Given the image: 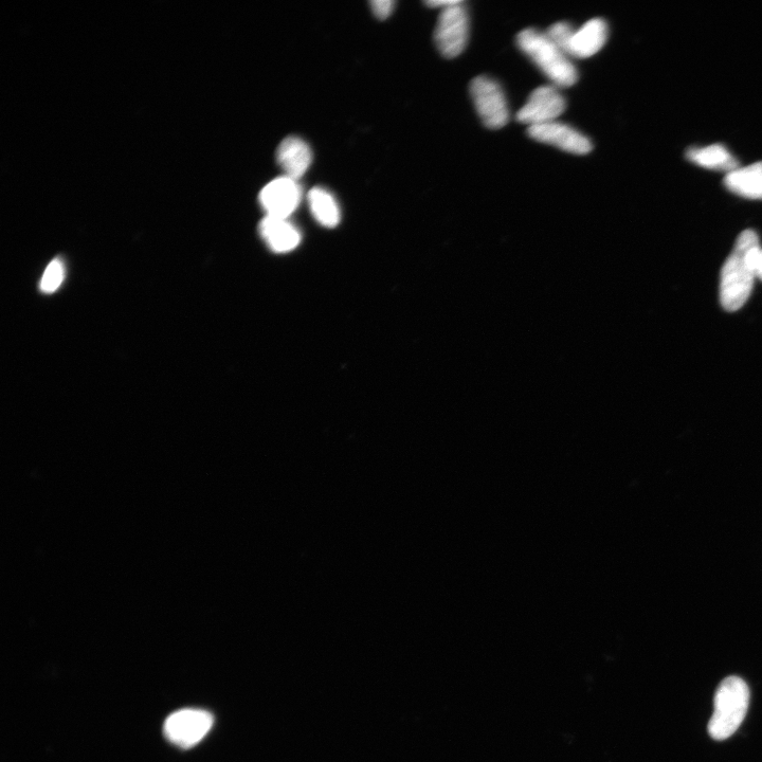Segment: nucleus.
Returning <instances> with one entry per match:
<instances>
[{
	"mask_svg": "<svg viewBox=\"0 0 762 762\" xmlns=\"http://www.w3.org/2000/svg\"><path fill=\"white\" fill-rule=\"evenodd\" d=\"M747 263L755 278L762 281V248L760 246L754 247L748 252Z\"/></svg>",
	"mask_w": 762,
	"mask_h": 762,
	"instance_id": "a211bd4d",
	"label": "nucleus"
},
{
	"mask_svg": "<svg viewBox=\"0 0 762 762\" xmlns=\"http://www.w3.org/2000/svg\"><path fill=\"white\" fill-rule=\"evenodd\" d=\"M469 89L485 126L492 130L502 129L510 120V111L500 84L487 76H479L471 81Z\"/></svg>",
	"mask_w": 762,
	"mask_h": 762,
	"instance_id": "39448f33",
	"label": "nucleus"
},
{
	"mask_svg": "<svg viewBox=\"0 0 762 762\" xmlns=\"http://www.w3.org/2000/svg\"><path fill=\"white\" fill-rule=\"evenodd\" d=\"M65 278V268L62 260H53L46 268L40 288L44 294H52L58 290Z\"/></svg>",
	"mask_w": 762,
	"mask_h": 762,
	"instance_id": "dca6fc26",
	"label": "nucleus"
},
{
	"mask_svg": "<svg viewBox=\"0 0 762 762\" xmlns=\"http://www.w3.org/2000/svg\"><path fill=\"white\" fill-rule=\"evenodd\" d=\"M686 157L696 165L707 169L722 170L729 173L739 168L737 158L720 143L705 148L688 149Z\"/></svg>",
	"mask_w": 762,
	"mask_h": 762,
	"instance_id": "4468645a",
	"label": "nucleus"
},
{
	"mask_svg": "<svg viewBox=\"0 0 762 762\" xmlns=\"http://www.w3.org/2000/svg\"><path fill=\"white\" fill-rule=\"evenodd\" d=\"M575 31L572 25L560 22L551 26L546 34L561 51L569 56V48Z\"/></svg>",
	"mask_w": 762,
	"mask_h": 762,
	"instance_id": "f3484780",
	"label": "nucleus"
},
{
	"mask_svg": "<svg viewBox=\"0 0 762 762\" xmlns=\"http://www.w3.org/2000/svg\"><path fill=\"white\" fill-rule=\"evenodd\" d=\"M566 99L556 86H542L534 90L528 102L517 115L519 122L530 126L556 121L565 113Z\"/></svg>",
	"mask_w": 762,
	"mask_h": 762,
	"instance_id": "0eeeda50",
	"label": "nucleus"
},
{
	"mask_svg": "<svg viewBox=\"0 0 762 762\" xmlns=\"http://www.w3.org/2000/svg\"><path fill=\"white\" fill-rule=\"evenodd\" d=\"M608 39V26L602 18H594L575 31L569 57L588 59L605 46Z\"/></svg>",
	"mask_w": 762,
	"mask_h": 762,
	"instance_id": "9d476101",
	"label": "nucleus"
},
{
	"mask_svg": "<svg viewBox=\"0 0 762 762\" xmlns=\"http://www.w3.org/2000/svg\"><path fill=\"white\" fill-rule=\"evenodd\" d=\"M213 722V716L207 711L181 710L168 717L163 732L173 745L189 749L206 737Z\"/></svg>",
	"mask_w": 762,
	"mask_h": 762,
	"instance_id": "423d86ee",
	"label": "nucleus"
},
{
	"mask_svg": "<svg viewBox=\"0 0 762 762\" xmlns=\"http://www.w3.org/2000/svg\"><path fill=\"white\" fill-rule=\"evenodd\" d=\"M528 134L536 141L576 155L589 154L593 149L589 138L573 127L556 121L530 126Z\"/></svg>",
	"mask_w": 762,
	"mask_h": 762,
	"instance_id": "1a4fd4ad",
	"label": "nucleus"
},
{
	"mask_svg": "<svg viewBox=\"0 0 762 762\" xmlns=\"http://www.w3.org/2000/svg\"><path fill=\"white\" fill-rule=\"evenodd\" d=\"M259 231L262 239L278 253H285L298 247L301 241L299 230L287 219L268 216L262 220Z\"/></svg>",
	"mask_w": 762,
	"mask_h": 762,
	"instance_id": "f8f14e48",
	"label": "nucleus"
},
{
	"mask_svg": "<svg viewBox=\"0 0 762 762\" xmlns=\"http://www.w3.org/2000/svg\"><path fill=\"white\" fill-rule=\"evenodd\" d=\"M395 2L393 0H375L371 2V8L374 15L379 20H386L394 10Z\"/></svg>",
	"mask_w": 762,
	"mask_h": 762,
	"instance_id": "6ab92c4d",
	"label": "nucleus"
},
{
	"mask_svg": "<svg viewBox=\"0 0 762 762\" xmlns=\"http://www.w3.org/2000/svg\"><path fill=\"white\" fill-rule=\"evenodd\" d=\"M312 160V150L301 138L287 137L279 145L277 161L289 178H301L310 168Z\"/></svg>",
	"mask_w": 762,
	"mask_h": 762,
	"instance_id": "9b49d317",
	"label": "nucleus"
},
{
	"mask_svg": "<svg viewBox=\"0 0 762 762\" xmlns=\"http://www.w3.org/2000/svg\"><path fill=\"white\" fill-rule=\"evenodd\" d=\"M517 45L556 87H570L577 82L576 67L546 33L525 29L518 34Z\"/></svg>",
	"mask_w": 762,
	"mask_h": 762,
	"instance_id": "f03ea898",
	"label": "nucleus"
},
{
	"mask_svg": "<svg viewBox=\"0 0 762 762\" xmlns=\"http://www.w3.org/2000/svg\"><path fill=\"white\" fill-rule=\"evenodd\" d=\"M724 185L740 196L762 199V161L727 173L724 177Z\"/></svg>",
	"mask_w": 762,
	"mask_h": 762,
	"instance_id": "ddd939ff",
	"label": "nucleus"
},
{
	"mask_svg": "<svg viewBox=\"0 0 762 762\" xmlns=\"http://www.w3.org/2000/svg\"><path fill=\"white\" fill-rule=\"evenodd\" d=\"M308 205L316 221L326 228H334L340 222V208L335 197L325 189L314 188L308 193Z\"/></svg>",
	"mask_w": 762,
	"mask_h": 762,
	"instance_id": "2eb2a0df",
	"label": "nucleus"
},
{
	"mask_svg": "<svg viewBox=\"0 0 762 762\" xmlns=\"http://www.w3.org/2000/svg\"><path fill=\"white\" fill-rule=\"evenodd\" d=\"M458 2V0H431V2H427L426 5L430 8H447L452 5H455Z\"/></svg>",
	"mask_w": 762,
	"mask_h": 762,
	"instance_id": "aec40b11",
	"label": "nucleus"
},
{
	"mask_svg": "<svg viewBox=\"0 0 762 762\" xmlns=\"http://www.w3.org/2000/svg\"><path fill=\"white\" fill-rule=\"evenodd\" d=\"M469 35V15L462 0L444 8L435 27L434 41L447 59L460 56L464 51Z\"/></svg>",
	"mask_w": 762,
	"mask_h": 762,
	"instance_id": "20e7f679",
	"label": "nucleus"
},
{
	"mask_svg": "<svg viewBox=\"0 0 762 762\" xmlns=\"http://www.w3.org/2000/svg\"><path fill=\"white\" fill-rule=\"evenodd\" d=\"M750 703L748 684L739 677L724 679L714 699V714L709 723V733L715 740L732 737L745 720Z\"/></svg>",
	"mask_w": 762,
	"mask_h": 762,
	"instance_id": "7ed1b4c3",
	"label": "nucleus"
},
{
	"mask_svg": "<svg viewBox=\"0 0 762 762\" xmlns=\"http://www.w3.org/2000/svg\"><path fill=\"white\" fill-rule=\"evenodd\" d=\"M759 246L758 235L753 230L739 234L733 251L724 262L720 277V302L725 311L737 312L750 298L755 275L747 263V254Z\"/></svg>",
	"mask_w": 762,
	"mask_h": 762,
	"instance_id": "f257e3e1",
	"label": "nucleus"
},
{
	"mask_svg": "<svg viewBox=\"0 0 762 762\" xmlns=\"http://www.w3.org/2000/svg\"><path fill=\"white\" fill-rule=\"evenodd\" d=\"M301 189L297 180L279 177L272 180L260 193V203L268 216L288 219L301 202Z\"/></svg>",
	"mask_w": 762,
	"mask_h": 762,
	"instance_id": "6e6552de",
	"label": "nucleus"
}]
</instances>
